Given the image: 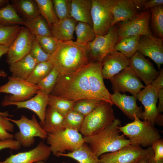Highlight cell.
<instances>
[{
	"mask_svg": "<svg viewBox=\"0 0 163 163\" xmlns=\"http://www.w3.org/2000/svg\"><path fill=\"white\" fill-rule=\"evenodd\" d=\"M151 147L154 152V158L156 161L163 159V140L160 139L152 145Z\"/></svg>",
	"mask_w": 163,
	"mask_h": 163,
	"instance_id": "45",
	"label": "cell"
},
{
	"mask_svg": "<svg viewBox=\"0 0 163 163\" xmlns=\"http://www.w3.org/2000/svg\"><path fill=\"white\" fill-rule=\"evenodd\" d=\"M113 92L114 93L110 95V100L113 104L130 119L134 120L136 117L142 119L143 111L142 107H138L137 104L136 96L127 95L117 91Z\"/></svg>",
	"mask_w": 163,
	"mask_h": 163,
	"instance_id": "21",
	"label": "cell"
},
{
	"mask_svg": "<svg viewBox=\"0 0 163 163\" xmlns=\"http://www.w3.org/2000/svg\"><path fill=\"white\" fill-rule=\"evenodd\" d=\"M8 2L9 1L8 0H0V8L5 6Z\"/></svg>",
	"mask_w": 163,
	"mask_h": 163,
	"instance_id": "53",
	"label": "cell"
},
{
	"mask_svg": "<svg viewBox=\"0 0 163 163\" xmlns=\"http://www.w3.org/2000/svg\"><path fill=\"white\" fill-rule=\"evenodd\" d=\"M59 72L54 67L50 72L37 84L40 88V91L47 95L50 94L56 83Z\"/></svg>",
	"mask_w": 163,
	"mask_h": 163,
	"instance_id": "40",
	"label": "cell"
},
{
	"mask_svg": "<svg viewBox=\"0 0 163 163\" xmlns=\"http://www.w3.org/2000/svg\"><path fill=\"white\" fill-rule=\"evenodd\" d=\"M137 163H148L147 157L141 159Z\"/></svg>",
	"mask_w": 163,
	"mask_h": 163,
	"instance_id": "54",
	"label": "cell"
},
{
	"mask_svg": "<svg viewBox=\"0 0 163 163\" xmlns=\"http://www.w3.org/2000/svg\"><path fill=\"white\" fill-rule=\"evenodd\" d=\"M110 80L113 91L124 94L129 92L133 96H136L141 89L145 86L129 66L114 75Z\"/></svg>",
	"mask_w": 163,
	"mask_h": 163,
	"instance_id": "14",
	"label": "cell"
},
{
	"mask_svg": "<svg viewBox=\"0 0 163 163\" xmlns=\"http://www.w3.org/2000/svg\"><path fill=\"white\" fill-rule=\"evenodd\" d=\"M53 67L50 61L37 63L26 80L33 84L37 85L50 72Z\"/></svg>",
	"mask_w": 163,
	"mask_h": 163,
	"instance_id": "36",
	"label": "cell"
},
{
	"mask_svg": "<svg viewBox=\"0 0 163 163\" xmlns=\"http://www.w3.org/2000/svg\"><path fill=\"white\" fill-rule=\"evenodd\" d=\"M150 9V21L153 34L156 37L163 39V6H156Z\"/></svg>",
	"mask_w": 163,
	"mask_h": 163,
	"instance_id": "33",
	"label": "cell"
},
{
	"mask_svg": "<svg viewBox=\"0 0 163 163\" xmlns=\"http://www.w3.org/2000/svg\"><path fill=\"white\" fill-rule=\"evenodd\" d=\"M121 121L116 119L110 124L92 135L83 136L85 142L98 157L107 152L116 151L131 144L129 139L120 135L119 127Z\"/></svg>",
	"mask_w": 163,
	"mask_h": 163,
	"instance_id": "3",
	"label": "cell"
},
{
	"mask_svg": "<svg viewBox=\"0 0 163 163\" xmlns=\"http://www.w3.org/2000/svg\"><path fill=\"white\" fill-rule=\"evenodd\" d=\"M117 24L104 35L97 36L86 45L90 62H101L104 57L113 50L118 40Z\"/></svg>",
	"mask_w": 163,
	"mask_h": 163,
	"instance_id": "10",
	"label": "cell"
},
{
	"mask_svg": "<svg viewBox=\"0 0 163 163\" xmlns=\"http://www.w3.org/2000/svg\"><path fill=\"white\" fill-rule=\"evenodd\" d=\"M163 5V0H146L143 4L142 12L151 8Z\"/></svg>",
	"mask_w": 163,
	"mask_h": 163,
	"instance_id": "47",
	"label": "cell"
},
{
	"mask_svg": "<svg viewBox=\"0 0 163 163\" xmlns=\"http://www.w3.org/2000/svg\"><path fill=\"white\" fill-rule=\"evenodd\" d=\"M140 36H132L123 39L116 44L113 50L120 52L129 59L137 51Z\"/></svg>",
	"mask_w": 163,
	"mask_h": 163,
	"instance_id": "29",
	"label": "cell"
},
{
	"mask_svg": "<svg viewBox=\"0 0 163 163\" xmlns=\"http://www.w3.org/2000/svg\"><path fill=\"white\" fill-rule=\"evenodd\" d=\"M24 19L18 14L14 6L9 3L0 8V24L8 26L24 25Z\"/></svg>",
	"mask_w": 163,
	"mask_h": 163,
	"instance_id": "30",
	"label": "cell"
},
{
	"mask_svg": "<svg viewBox=\"0 0 163 163\" xmlns=\"http://www.w3.org/2000/svg\"><path fill=\"white\" fill-rule=\"evenodd\" d=\"M35 37L26 27H21L17 36L9 46L6 62L9 65L29 54Z\"/></svg>",
	"mask_w": 163,
	"mask_h": 163,
	"instance_id": "15",
	"label": "cell"
},
{
	"mask_svg": "<svg viewBox=\"0 0 163 163\" xmlns=\"http://www.w3.org/2000/svg\"><path fill=\"white\" fill-rule=\"evenodd\" d=\"M12 5L24 18V19L35 17L40 15L39 10L35 0H14Z\"/></svg>",
	"mask_w": 163,
	"mask_h": 163,
	"instance_id": "31",
	"label": "cell"
},
{
	"mask_svg": "<svg viewBox=\"0 0 163 163\" xmlns=\"http://www.w3.org/2000/svg\"><path fill=\"white\" fill-rule=\"evenodd\" d=\"M19 25H5L0 24V44L9 46L21 28Z\"/></svg>",
	"mask_w": 163,
	"mask_h": 163,
	"instance_id": "37",
	"label": "cell"
},
{
	"mask_svg": "<svg viewBox=\"0 0 163 163\" xmlns=\"http://www.w3.org/2000/svg\"><path fill=\"white\" fill-rule=\"evenodd\" d=\"M158 99L159 103L157 109L158 112L161 113L163 111V88L158 90Z\"/></svg>",
	"mask_w": 163,
	"mask_h": 163,
	"instance_id": "49",
	"label": "cell"
},
{
	"mask_svg": "<svg viewBox=\"0 0 163 163\" xmlns=\"http://www.w3.org/2000/svg\"><path fill=\"white\" fill-rule=\"evenodd\" d=\"M137 51L153 60L160 70L163 63V39L154 35L140 37Z\"/></svg>",
	"mask_w": 163,
	"mask_h": 163,
	"instance_id": "18",
	"label": "cell"
},
{
	"mask_svg": "<svg viewBox=\"0 0 163 163\" xmlns=\"http://www.w3.org/2000/svg\"><path fill=\"white\" fill-rule=\"evenodd\" d=\"M154 152L152 149L147 157L148 163H163V159L158 161H155L154 158Z\"/></svg>",
	"mask_w": 163,
	"mask_h": 163,
	"instance_id": "50",
	"label": "cell"
},
{
	"mask_svg": "<svg viewBox=\"0 0 163 163\" xmlns=\"http://www.w3.org/2000/svg\"><path fill=\"white\" fill-rule=\"evenodd\" d=\"M37 63L30 54L10 65L11 76L26 80L30 76Z\"/></svg>",
	"mask_w": 163,
	"mask_h": 163,
	"instance_id": "25",
	"label": "cell"
},
{
	"mask_svg": "<svg viewBox=\"0 0 163 163\" xmlns=\"http://www.w3.org/2000/svg\"><path fill=\"white\" fill-rule=\"evenodd\" d=\"M91 16L96 37L106 34L113 27L114 0H92Z\"/></svg>",
	"mask_w": 163,
	"mask_h": 163,
	"instance_id": "9",
	"label": "cell"
},
{
	"mask_svg": "<svg viewBox=\"0 0 163 163\" xmlns=\"http://www.w3.org/2000/svg\"><path fill=\"white\" fill-rule=\"evenodd\" d=\"M29 54L37 63L49 61L51 56L43 51L35 37L33 40Z\"/></svg>",
	"mask_w": 163,
	"mask_h": 163,
	"instance_id": "43",
	"label": "cell"
},
{
	"mask_svg": "<svg viewBox=\"0 0 163 163\" xmlns=\"http://www.w3.org/2000/svg\"><path fill=\"white\" fill-rule=\"evenodd\" d=\"M33 163H46L43 161H36Z\"/></svg>",
	"mask_w": 163,
	"mask_h": 163,
	"instance_id": "55",
	"label": "cell"
},
{
	"mask_svg": "<svg viewBox=\"0 0 163 163\" xmlns=\"http://www.w3.org/2000/svg\"><path fill=\"white\" fill-rule=\"evenodd\" d=\"M40 14L45 20L50 29L52 25L59 21L55 14L51 0H35Z\"/></svg>",
	"mask_w": 163,
	"mask_h": 163,
	"instance_id": "34",
	"label": "cell"
},
{
	"mask_svg": "<svg viewBox=\"0 0 163 163\" xmlns=\"http://www.w3.org/2000/svg\"><path fill=\"white\" fill-rule=\"evenodd\" d=\"M151 84L158 91L163 88V69H160L159 74L158 77L152 82Z\"/></svg>",
	"mask_w": 163,
	"mask_h": 163,
	"instance_id": "48",
	"label": "cell"
},
{
	"mask_svg": "<svg viewBox=\"0 0 163 163\" xmlns=\"http://www.w3.org/2000/svg\"><path fill=\"white\" fill-rule=\"evenodd\" d=\"M5 84L0 86V93L10 94L5 96L1 102L2 106L11 102H18L29 99L40 91L37 85L26 80L10 76Z\"/></svg>",
	"mask_w": 163,
	"mask_h": 163,
	"instance_id": "6",
	"label": "cell"
},
{
	"mask_svg": "<svg viewBox=\"0 0 163 163\" xmlns=\"http://www.w3.org/2000/svg\"><path fill=\"white\" fill-rule=\"evenodd\" d=\"M48 100V95L40 91L34 96L24 101L11 102L7 106L14 105L17 108H26L34 112L38 117L40 125L43 126L45 112Z\"/></svg>",
	"mask_w": 163,
	"mask_h": 163,
	"instance_id": "22",
	"label": "cell"
},
{
	"mask_svg": "<svg viewBox=\"0 0 163 163\" xmlns=\"http://www.w3.org/2000/svg\"><path fill=\"white\" fill-rule=\"evenodd\" d=\"M152 150L151 147L143 149L130 144L116 151L103 154L99 158L100 163H137L147 157Z\"/></svg>",
	"mask_w": 163,
	"mask_h": 163,
	"instance_id": "13",
	"label": "cell"
},
{
	"mask_svg": "<svg viewBox=\"0 0 163 163\" xmlns=\"http://www.w3.org/2000/svg\"><path fill=\"white\" fill-rule=\"evenodd\" d=\"M71 158L78 163H100L99 158L93 152L89 145L84 142L76 150L68 153H60L57 156Z\"/></svg>",
	"mask_w": 163,
	"mask_h": 163,
	"instance_id": "27",
	"label": "cell"
},
{
	"mask_svg": "<svg viewBox=\"0 0 163 163\" xmlns=\"http://www.w3.org/2000/svg\"><path fill=\"white\" fill-rule=\"evenodd\" d=\"M129 66L146 86L151 84L159 74L152 63L138 51L129 59Z\"/></svg>",
	"mask_w": 163,
	"mask_h": 163,
	"instance_id": "17",
	"label": "cell"
},
{
	"mask_svg": "<svg viewBox=\"0 0 163 163\" xmlns=\"http://www.w3.org/2000/svg\"><path fill=\"white\" fill-rule=\"evenodd\" d=\"M64 116L48 106L46 110L42 128L48 134L60 131L65 129L63 126Z\"/></svg>",
	"mask_w": 163,
	"mask_h": 163,
	"instance_id": "26",
	"label": "cell"
},
{
	"mask_svg": "<svg viewBox=\"0 0 163 163\" xmlns=\"http://www.w3.org/2000/svg\"><path fill=\"white\" fill-rule=\"evenodd\" d=\"M102 66V62H90L73 72L60 74L50 94L75 101L91 99L113 105L104 82Z\"/></svg>",
	"mask_w": 163,
	"mask_h": 163,
	"instance_id": "1",
	"label": "cell"
},
{
	"mask_svg": "<svg viewBox=\"0 0 163 163\" xmlns=\"http://www.w3.org/2000/svg\"><path fill=\"white\" fill-rule=\"evenodd\" d=\"M150 9H148L131 20L117 23V43L129 36L153 35L150 28Z\"/></svg>",
	"mask_w": 163,
	"mask_h": 163,
	"instance_id": "12",
	"label": "cell"
},
{
	"mask_svg": "<svg viewBox=\"0 0 163 163\" xmlns=\"http://www.w3.org/2000/svg\"><path fill=\"white\" fill-rule=\"evenodd\" d=\"M35 38L43 51L51 55L56 50L62 43L52 36H37Z\"/></svg>",
	"mask_w": 163,
	"mask_h": 163,
	"instance_id": "39",
	"label": "cell"
},
{
	"mask_svg": "<svg viewBox=\"0 0 163 163\" xmlns=\"http://www.w3.org/2000/svg\"><path fill=\"white\" fill-rule=\"evenodd\" d=\"M92 3V0H72L70 17L78 22L86 23L93 27Z\"/></svg>",
	"mask_w": 163,
	"mask_h": 163,
	"instance_id": "24",
	"label": "cell"
},
{
	"mask_svg": "<svg viewBox=\"0 0 163 163\" xmlns=\"http://www.w3.org/2000/svg\"><path fill=\"white\" fill-rule=\"evenodd\" d=\"M110 103L101 101L97 107L85 117L79 132L83 136L94 135L108 126L115 120Z\"/></svg>",
	"mask_w": 163,
	"mask_h": 163,
	"instance_id": "5",
	"label": "cell"
},
{
	"mask_svg": "<svg viewBox=\"0 0 163 163\" xmlns=\"http://www.w3.org/2000/svg\"><path fill=\"white\" fill-rule=\"evenodd\" d=\"M14 125L6 117L0 116V140L14 139V135L9 132L14 131Z\"/></svg>",
	"mask_w": 163,
	"mask_h": 163,
	"instance_id": "44",
	"label": "cell"
},
{
	"mask_svg": "<svg viewBox=\"0 0 163 163\" xmlns=\"http://www.w3.org/2000/svg\"><path fill=\"white\" fill-rule=\"evenodd\" d=\"M119 131L129 138L131 144L136 146L148 147L161 139L159 131L150 123L141 121L135 117L133 121L123 126H119Z\"/></svg>",
	"mask_w": 163,
	"mask_h": 163,
	"instance_id": "4",
	"label": "cell"
},
{
	"mask_svg": "<svg viewBox=\"0 0 163 163\" xmlns=\"http://www.w3.org/2000/svg\"><path fill=\"white\" fill-rule=\"evenodd\" d=\"M49 61L60 74L73 72L90 62L86 46L72 40L62 42Z\"/></svg>",
	"mask_w": 163,
	"mask_h": 163,
	"instance_id": "2",
	"label": "cell"
},
{
	"mask_svg": "<svg viewBox=\"0 0 163 163\" xmlns=\"http://www.w3.org/2000/svg\"><path fill=\"white\" fill-rule=\"evenodd\" d=\"M146 0H114L113 26L120 22L131 20L142 12Z\"/></svg>",
	"mask_w": 163,
	"mask_h": 163,
	"instance_id": "16",
	"label": "cell"
},
{
	"mask_svg": "<svg viewBox=\"0 0 163 163\" xmlns=\"http://www.w3.org/2000/svg\"><path fill=\"white\" fill-rule=\"evenodd\" d=\"M136 97L144 108L142 119L148 122L153 126L155 124L162 125L163 116L158 112L156 105L158 90L150 84L141 90Z\"/></svg>",
	"mask_w": 163,
	"mask_h": 163,
	"instance_id": "11",
	"label": "cell"
},
{
	"mask_svg": "<svg viewBox=\"0 0 163 163\" xmlns=\"http://www.w3.org/2000/svg\"><path fill=\"white\" fill-rule=\"evenodd\" d=\"M54 9L59 20L70 18L72 0H52Z\"/></svg>",
	"mask_w": 163,
	"mask_h": 163,
	"instance_id": "41",
	"label": "cell"
},
{
	"mask_svg": "<svg viewBox=\"0 0 163 163\" xmlns=\"http://www.w3.org/2000/svg\"><path fill=\"white\" fill-rule=\"evenodd\" d=\"M85 117L79 113L72 110L64 116L63 126L65 129H72L79 132Z\"/></svg>",
	"mask_w": 163,
	"mask_h": 163,
	"instance_id": "38",
	"label": "cell"
},
{
	"mask_svg": "<svg viewBox=\"0 0 163 163\" xmlns=\"http://www.w3.org/2000/svg\"><path fill=\"white\" fill-rule=\"evenodd\" d=\"M21 146L19 143L14 139L3 141L0 140V150L5 149L18 150L20 149Z\"/></svg>",
	"mask_w": 163,
	"mask_h": 163,
	"instance_id": "46",
	"label": "cell"
},
{
	"mask_svg": "<svg viewBox=\"0 0 163 163\" xmlns=\"http://www.w3.org/2000/svg\"><path fill=\"white\" fill-rule=\"evenodd\" d=\"M9 47L0 44V58L3 55L7 54Z\"/></svg>",
	"mask_w": 163,
	"mask_h": 163,
	"instance_id": "52",
	"label": "cell"
},
{
	"mask_svg": "<svg viewBox=\"0 0 163 163\" xmlns=\"http://www.w3.org/2000/svg\"><path fill=\"white\" fill-rule=\"evenodd\" d=\"M34 36H52L46 21L40 15L29 19H24V25Z\"/></svg>",
	"mask_w": 163,
	"mask_h": 163,
	"instance_id": "28",
	"label": "cell"
},
{
	"mask_svg": "<svg viewBox=\"0 0 163 163\" xmlns=\"http://www.w3.org/2000/svg\"><path fill=\"white\" fill-rule=\"evenodd\" d=\"M51 153L49 146L41 141L31 150L11 155L0 163H33L37 161H45L48 159Z\"/></svg>",
	"mask_w": 163,
	"mask_h": 163,
	"instance_id": "19",
	"label": "cell"
},
{
	"mask_svg": "<svg viewBox=\"0 0 163 163\" xmlns=\"http://www.w3.org/2000/svg\"><path fill=\"white\" fill-rule=\"evenodd\" d=\"M6 118L18 127L19 131L14 134V137L24 147H29L33 145L35 141V137L42 139L47 137L48 134L38 122L35 115H33L30 119L24 115H22L18 120L7 117Z\"/></svg>",
	"mask_w": 163,
	"mask_h": 163,
	"instance_id": "8",
	"label": "cell"
},
{
	"mask_svg": "<svg viewBox=\"0 0 163 163\" xmlns=\"http://www.w3.org/2000/svg\"><path fill=\"white\" fill-rule=\"evenodd\" d=\"M75 102L49 94L48 106L64 116L69 111L73 110Z\"/></svg>",
	"mask_w": 163,
	"mask_h": 163,
	"instance_id": "35",
	"label": "cell"
},
{
	"mask_svg": "<svg viewBox=\"0 0 163 163\" xmlns=\"http://www.w3.org/2000/svg\"><path fill=\"white\" fill-rule=\"evenodd\" d=\"M101 101L91 99L79 100L76 101L73 110L85 117L91 113Z\"/></svg>",
	"mask_w": 163,
	"mask_h": 163,
	"instance_id": "42",
	"label": "cell"
},
{
	"mask_svg": "<svg viewBox=\"0 0 163 163\" xmlns=\"http://www.w3.org/2000/svg\"><path fill=\"white\" fill-rule=\"evenodd\" d=\"M46 139L51 152L56 156L59 154L65 153L66 151H74L85 142L79 131L69 129L49 134Z\"/></svg>",
	"mask_w": 163,
	"mask_h": 163,
	"instance_id": "7",
	"label": "cell"
},
{
	"mask_svg": "<svg viewBox=\"0 0 163 163\" xmlns=\"http://www.w3.org/2000/svg\"><path fill=\"white\" fill-rule=\"evenodd\" d=\"M77 22L71 17L59 20L51 26L52 36L62 42L72 40Z\"/></svg>",
	"mask_w": 163,
	"mask_h": 163,
	"instance_id": "23",
	"label": "cell"
},
{
	"mask_svg": "<svg viewBox=\"0 0 163 163\" xmlns=\"http://www.w3.org/2000/svg\"><path fill=\"white\" fill-rule=\"evenodd\" d=\"M7 73L3 70H0V76L3 78L6 77ZM0 116L4 117H7L8 116L12 117L13 115L9 114L8 112H0Z\"/></svg>",
	"mask_w": 163,
	"mask_h": 163,
	"instance_id": "51",
	"label": "cell"
},
{
	"mask_svg": "<svg viewBox=\"0 0 163 163\" xmlns=\"http://www.w3.org/2000/svg\"><path fill=\"white\" fill-rule=\"evenodd\" d=\"M62 163H67V162H62Z\"/></svg>",
	"mask_w": 163,
	"mask_h": 163,
	"instance_id": "56",
	"label": "cell"
},
{
	"mask_svg": "<svg viewBox=\"0 0 163 163\" xmlns=\"http://www.w3.org/2000/svg\"><path fill=\"white\" fill-rule=\"evenodd\" d=\"M75 27V31L77 43L86 46L92 41L96 36L93 27L88 23L78 22Z\"/></svg>",
	"mask_w": 163,
	"mask_h": 163,
	"instance_id": "32",
	"label": "cell"
},
{
	"mask_svg": "<svg viewBox=\"0 0 163 163\" xmlns=\"http://www.w3.org/2000/svg\"><path fill=\"white\" fill-rule=\"evenodd\" d=\"M129 59L120 52L113 50L102 61L101 72L103 79L110 80L129 65Z\"/></svg>",
	"mask_w": 163,
	"mask_h": 163,
	"instance_id": "20",
	"label": "cell"
}]
</instances>
